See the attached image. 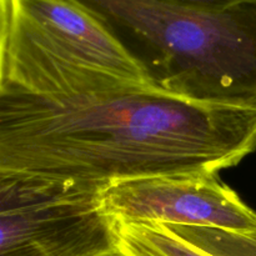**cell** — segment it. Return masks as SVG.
Masks as SVG:
<instances>
[{
  "instance_id": "cell-1",
  "label": "cell",
  "mask_w": 256,
  "mask_h": 256,
  "mask_svg": "<svg viewBox=\"0 0 256 256\" xmlns=\"http://www.w3.org/2000/svg\"><path fill=\"white\" fill-rule=\"evenodd\" d=\"M2 88L30 178L100 192L132 178L216 174L256 149V108L195 102L85 64L12 8Z\"/></svg>"
},
{
  "instance_id": "cell-2",
  "label": "cell",
  "mask_w": 256,
  "mask_h": 256,
  "mask_svg": "<svg viewBox=\"0 0 256 256\" xmlns=\"http://www.w3.org/2000/svg\"><path fill=\"white\" fill-rule=\"evenodd\" d=\"M146 54L166 92L256 108V2L202 10L162 0H76Z\"/></svg>"
},
{
  "instance_id": "cell-3",
  "label": "cell",
  "mask_w": 256,
  "mask_h": 256,
  "mask_svg": "<svg viewBox=\"0 0 256 256\" xmlns=\"http://www.w3.org/2000/svg\"><path fill=\"white\" fill-rule=\"evenodd\" d=\"M110 220L256 230V212L216 174L152 175L110 182L98 192Z\"/></svg>"
},
{
  "instance_id": "cell-4",
  "label": "cell",
  "mask_w": 256,
  "mask_h": 256,
  "mask_svg": "<svg viewBox=\"0 0 256 256\" xmlns=\"http://www.w3.org/2000/svg\"><path fill=\"white\" fill-rule=\"evenodd\" d=\"M96 198L0 212V256L114 252L112 220L100 212Z\"/></svg>"
},
{
  "instance_id": "cell-5",
  "label": "cell",
  "mask_w": 256,
  "mask_h": 256,
  "mask_svg": "<svg viewBox=\"0 0 256 256\" xmlns=\"http://www.w3.org/2000/svg\"><path fill=\"white\" fill-rule=\"evenodd\" d=\"M10 5L85 64L135 84L158 85L112 28L76 0H10Z\"/></svg>"
},
{
  "instance_id": "cell-6",
  "label": "cell",
  "mask_w": 256,
  "mask_h": 256,
  "mask_svg": "<svg viewBox=\"0 0 256 256\" xmlns=\"http://www.w3.org/2000/svg\"><path fill=\"white\" fill-rule=\"evenodd\" d=\"M98 192L25 176L16 166L6 100L0 88V212L70 200L94 199Z\"/></svg>"
},
{
  "instance_id": "cell-7",
  "label": "cell",
  "mask_w": 256,
  "mask_h": 256,
  "mask_svg": "<svg viewBox=\"0 0 256 256\" xmlns=\"http://www.w3.org/2000/svg\"><path fill=\"white\" fill-rule=\"evenodd\" d=\"M112 226L119 256H209L159 222L112 220Z\"/></svg>"
},
{
  "instance_id": "cell-8",
  "label": "cell",
  "mask_w": 256,
  "mask_h": 256,
  "mask_svg": "<svg viewBox=\"0 0 256 256\" xmlns=\"http://www.w3.org/2000/svg\"><path fill=\"white\" fill-rule=\"evenodd\" d=\"M162 225L185 242L209 256H256V230L232 232L216 228Z\"/></svg>"
},
{
  "instance_id": "cell-9",
  "label": "cell",
  "mask_w": 256,
  "mask_h": 256,
  "mask_svg": "<svg viewBox=\"0 0 256 256\" xmlns=\"http://www.w3.org/2000/svg\"><path fill=\"white\" fill-rule=\"evenodd\" d=\"M10 18L12 6L10 0H0V88L5 80V62H6V48L10 32Z\"/></svg>"
},
{
  "instance_id": "cell-10",
  "label": "cell",
  "mask_w": 256,
  "mask_h": 256,
  "mask_svg": "<svg viewBox=\"0 0 256 256\" xmlns=\"http://www.w3.org/2000/svg\"><path fill=\"white\" fill-rule=\"evenodd\" d=\"M180 6L202 10H225L246 2H256V0H162Z\"/></svg>"
},
{
  "instance_id": "cell-11",
  "label": "cell",
  "mask_w": 256,
  "mask_h": 256,
  "mask_svg": "<svg viewBox=\"0 0 256 256\" xmlns=\"http://www.w3.org/2000/svg\"><path fill=\"white\" fill-rule=\"evenodd\" d=\"M105 256H119V255H118L116 252H112V254H109V255H105Z\"/></svg>"
}]
</instances>
